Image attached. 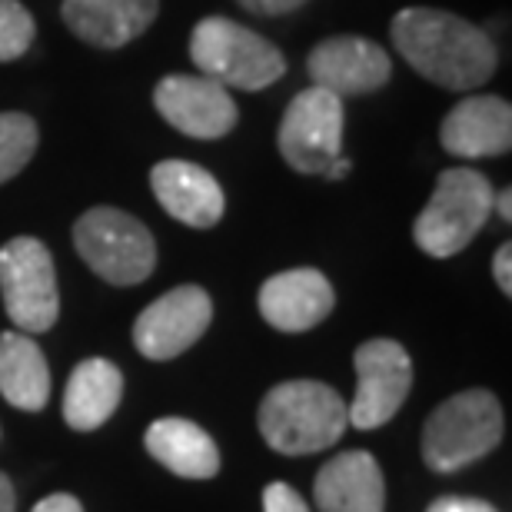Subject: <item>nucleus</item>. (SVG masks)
Here are the masks:
<instances>
[{
    "label": "nucleus",
    "instance_id": "6ab92c4d",
    "mask_svg": "<svg viewBox=\"0 0 512 512\" xmlns=\"http://www.w3.org/2000/svg\"><path fill=\"white\" fill-rule=\"evenodd\" d=\"M124 399V373L104 356L77 363L64 389V419L77 433H94L117 413Z\"/></svg>",
    "mask_w": 512,
    "mask_h": 512
},
{
    "label": "nucleus",
    "instance_id": "dca6fc26",
    "mask_svg": "<svg viewBox=\"0 0 512 512\" xmlns=\"http://www.w3.org/2000/svg\"><path fill=\"white\" fill-rule=\"evenodd\" d=\"M160 14V0H64L60 17L70 34L97 50H120L147 34Z\"/></svg>",
    "mask_w": 512,
    "mask_h": 512
},
{
    "label": "nucleus",
    "instance_id": "aec40b11",
    "mask_svg": "<svg viewBox=\"0 0 512 512\" xmlns=\"http://www.w3.org/2000/svg\"><path fill=\"white\" fill-rule=\"evenodd\" d=\"M0 396L14 409L40 413L50 399V366L30 333H0Z\"/></svg>",
    "mask_w": 512,
    "mask_h": 512
},
{
    "label": "nucleus",
    "instance_id": "4468645a",
    "mask_svg": "<svg viewBox=\"0 0 512 512\" xmlns=\"http://www.w3.org/2000/svg\"><path fill=\"white\" fill-rule=\"evenodd\" d=\"M150 187L160 207L193 230L217 227L227 210V197L217 177L190 160H160L150 170Z\"/></svg>",
    "mask_w": 512,
    "mask_h": 512
},
{
    "label": "nucleus",
    "instance_id": "cd10ccee",
    "mask_svg": "<svg viewBox=\"0 0 512 512\" xmlns=\"http://www.w3.org/2000/svg\"><path fill=\"white\" fill-rule=\"evenodd\" d=\"M0 512H17V489L7 473H0Z\"/></svg>",
    "mask_w": 512,
    "mask_h": 512
},
{
    "label": "nucleus",
    "instance_id": "f03ea898",
    "mask_svg": "<svg viewBox=\"0 0 512 512\" xmlns=\"http://www.w3.org/2000/svg\"><path fill=\"white\" fill-rule=\"evenodd\" d=\"M256 426L283 456H313L336 446L350 426L343 396L320 380H286L263 396Z\"/></svg>",
    "mask_w": 512,
    "mask_h": 512
},
{
    "label": "nucleus",
    "instance_id": "6e6552de",
    "mask_svg": "<svg viewBox=\"0 0 512 512\" xmlns=\"http://www.w3.org/2000/svg\"><path fill=\"white\" fill-rule=\"evenodd\" d=\"M343 100L323 87L300 90L276 130V147L280 157L296 173L306 177H323L326 167L343 157Z\"/></svg>",
    "mask_w": 512,
    "mask_h": 512
},
{
    "label": "nucleus",
    "instance_id": "c756f323",
    "mask_svg": "<svg viewBox=\"0 0 512 512\" xmlns=\"http://www.w3.org/2000/svg\"><path fill=\"white\" fill-rule=\"evenodd\" d=\"M350 170H353V163H350V160H346V157H336V160L330 163V167H326L323 177H326V180H343V177H350Z\"/></svg>",
    "mask_w": 512,
    "mask_h": 512
},
{
    "label": "nucleus",
    "instance_id": "ddd939ff",
    "mask_svg": "<svg viewBox=\"0 0 512 512\" xmlns=\"http://www.w3.org/2000/svg\"><path fill=\"white\" fill-rule=\"evenodd\" d=\"M260 316L280 333H306L320 326L336 306V290L320 270L300 266L270 276L256 293Z\"/></svg>",
    "mask_w": 512,
    "mask_h": 512
},
{
    "label": "nucleus",
    "instance_id": "2eb2a0df",
    "mask_svg": "<svg viewBox=\"0 0 512 512\" xmlns=\"http://www.w3.org/2000/svg\"><path fill=\"white\" fill-rule=\"evenodd\" d=\"M446 153L463 160L503 157L512 147V107L493 94H473L449 110L439 127Z\"/></svg>",
    "mask_w": 512,
    "mask_h": 512
},
{
    "label": "nucleus",
    "instance_id": "393cba45",
    "mask_svg": "<svg viewBox=\"0 0 512 512\" xmlns=\"http://www.w3.org/2000/svg\"><path fill=\"white\" fill-rule=\"evenodd\" d=\"M426 512H499V509L476 496H443L436 503H429Z\"/></svg>",
    "mask_w": 512,
    "mask_h": 512
},
{
    "label": "nucleus",
    "instance_id": "1a4fd4ad",
    "mask_svg": "<svg viewBox=\"0 0 512 512\" xmlns=\"http://www.w3.org/2000/svg\"><path fill=\"white\" fill-rule=\"evenodd\" d=\"M356 366V396L346 403L353 429H380L403 409L413 389V360L406 346L396 340H366L353 353Z\"/></svg>",
    "mask_w": 512,
    "mask_h": 512
},
{
    "label": "nucleus",
    "instance_id": "f3484780",
    "mask_svg": "<svg viewBox=\"0 0 512 512\" xmlns=\"http://www.w3.org/2000/svg\"><path fill=\"white\" fill-rule=\"evenodd\" d=\"M313 503L320 512H386V476L373 453L350 449L316 473Z\"/></svg>",
    "mask_w": 512,
    "mask_h": 512
},
{
    "label": "nucleus",
    "instance_id": "4be33fe9",
    "mask_svg": "<svg viewBox=\"0 0 512 512\" xmlns=\"http://www.w3.org/2000/svg\"><path fill=\"white\" fill-rule=\"evenodd\" d=\"M37 37V24L20 0H0V64L20 60Z\"/></svg>",
    "mask_w": 512,
    "mask_h": 512
},
{
    "label": "nucleus",
    "instance_id": "b1692460",
    "mask_svg": "<svg viewBox=\"0 0 512 512\" xmlns=\"http://www.w3.org/2000/svg\"><path fill=\"white\" fill-rule=\"evenodd\" d=\"M243 10H250L256 17H286L293 10H300L310 0H237Z\"/></svg>",
    "mask_w": 512,
    "mask_h": 512
},
{
    "label": "nucleus",
    "instance_id": "5701e85b",
    "mask_svg": "<svg viewBox=\"0 0 512 512\" xmlns=\"http://www.w3.org/2000/svg\"><path fill=\"white\" fill-rule=\"evenodd\" d=\"M263 512H313L306 499L286 483H270L263 489Z\"/></svg>",
    "mask_w": 512,
    "mask_h": 512
},
{
    "label": "nucleus",
    "instance_id": "39448f33",
    "mask_svg": "<svg viewBox=\"0 0 512 512\" xmlns=\"http://www.w3.org/2000/svg\"><path fill=\"white\" fill-rule=\"evenodd\" d=\"M190 60L203 77L227 90H266L286 74L280 47L230 17H203L193 27Z\"/></svg>",
    "mask_w": 512,
    "mask_h": 512
},
{
    "label": "nucleus",
    "instance_id": "0eeeda50",
    "mask_svg": "<svg viewBox=\"0 0 512 512\" xmlns=\"http://www.w3.org/2000/svg\"><path fill=\"white\" fill-rule=\"evenodd\" d=\"M0 296L20 333H50L60 316L57 270L47 243L14 237L0 247Z\"/></svg>",
    "mask_w": 512,
    "mask_h": 512
},
{
    "label": "nucleus",
    "instance_id": "9b49d317",
    "mask_svg": "<svg viewBox=\"0 0 512 512\" xmlns=\"http://www.w3.org/2000/svg\"><path fill=\"white\" fill-rule=\"evenodd\" d=\"M153 107L173 130L193 140H220L237 127L240 110L233 94L203 74H170L153 87Z\"/></svg>",
    "mask_w": 512,
    "mask_h": 512
},
{
    "label": "nucleus",
    "instance_id": "423d86ee",
    "mask_svg": "<svg viewBox=\"0 0 512 512\" xmlns=\"http://www.w3.org/2000/svg\"><path fill=\"white\" fill-rule=\"evenodd\" d=\"M74 250L110 286H137L157 266V240L133 213L90 207L74 223Z\"/></svg>",
    "mask_w": 512,
    "mask_h": 512
},
{
    "label": "nucleus",
    "instance_id": "f8f14e48",
    "mask_svg": "<svg viewBox=\"0 0 512 512\" xmlns=\"http://www.w3.org/2000/svg\"><path fill=\"white\" fill-rule=\"evenodd\" d=\"M306 74L313 87L336 97H366L393 80V57L376 40L356 34H336L320 40L306 57Z\"/></svg>",
    "mask_w": 512,
    "mask_h": 512
},
{
    "label": "nucleus",
    "instance_id": "a211bd4d",
    "mask_svg": "<svg viewBox=\"0 0 512 512\" xmlns=\"http://www.w3.org/2000/svg\"><path fill=\"white\" fill-rule=\"evenodd\" d=\"M143 446L157 459L160 466H167L173 476L180 479H213L220 473V449L213 443V436L203 426L190 423V419L167 416L147 426L143 433Z\"/></svg>",
    "mask_w": 512,
    "mask_h": 512
},
{
    "label": "nucleus",
    "instance_id": "a878e982",
    "mask_svg": "<svg viewBox=\"0 0 512 512\" xmlns=\"http://www.w3.org/2000/svg\"><path fill=\"white\" fill-rule=\"evenodd\" d=\"M493 280L506 296H512V247L509 243H503L493 256Z\"/></svg>",
    "mask_w": 512,
    "mask_h": 512
},
{
    "label": "nucleus",
    "instance_id": "bb28decb",
    "mask_svg": "<svg viewBox=\"0 0 512 512\" xmlns=\"http://www.w3.org/2000/svg\"><path fill=\"white\" fill-rule=\"evenodd\" d=\"M30 512H84V506H80L77 496L70 493H54L47 499H40V503L30 509Z\"/></svg>",
    "mask_w": 512,
    "mask_h": 512
},
{
    "label": "nucleus",
    "instance_id": "412c9836",
    "mask_svg": "<svg viewBox=\"0 0 512 512\" xmlns=\"http://www.w3.org/2000/svg\"><path fill=\"white\" fill-rule=\"evenodd\" d=\"M40 143L37 120L20 110H4L0 114V187L14 180L20 170L34 160Z\"/></svg>",
    "mask_w": 512,
    "mask_h": 512
},
{
    "label": "nucleus",
    "instance_id": "7ed1b4c3",
    "mask_svg": "<svg viewBox=\"0 0 512 512\" xmlns=\"http://www.w3.org/2000/svg\"><path fill=\"white\" fill-rule=\"evenodd\" d=\"M493 183L473 167H449L436 177L433 197L413 223V240L426 256L449 260L463 253L493 217Z\"/></svg>",
    "mask_w": 512,
    "mask_h": 512
},
{
    "label": "nucleus",
    "instance_id": "20e7f679",
    "mask_svg": "<svg viewBox=\"0 0 512 512\" xmlns=\"http://www.w3.org/2000/svg\"><path fill=\"white\" fill-rule=\"evenodd\" d=\"M503 406L489 389H466L429 413L423 459L433 473H459L503 443Z\"/></svg>",
    "mask_w": 512,
    "mask_h": 512
},
{
    "label": "nucleus",
    "instance_id": "9d476101",
    "mask_svg": "<svg viewBox=\"0 0 512 512\" xmlns=\"http://www.w3.org/2000/svg\"><path fill=\"white\" fill-rule=\"evenodd\" d=\"M213 323V300L197 283H183L153 300L133 323V346L153 363L177 360L203 340Z\"/></svg>",
    "mask_w": 512,
    "mask_h": 512
},
{
    "label": "nucleus",
    "instance_id": "c85d7f7f",
    "mask_svg": "<svg viewBox=\"0 0 512 512\" xmlns=\"http://www.w3.org/2000/svg\"><path fill=\"white\" fill-rule=\"evenodd\" d=\"M493 213H499L506 223L512 220V190H499L493 197Z\"/></svg>",
    "mask_w": 512,
    "mask_h": 512
},
{
    "label": "nucleus",
    "instance_id": "f257e3e1",
    "mask_svg": "<svg viewBox=\"0 0 512 512\" xmlns=\"http://www.w3.org/2000/svg\"><path fill=\"white\" fill-rule=\"evenodd\" d=\"M396 54L436 87L476 90L493 80L499 54L493 37L473 20L436 7H406L389 24Z\"/></svg>",
    "mask_w": 512,
    "mask_h": 512
}]
</instances>
